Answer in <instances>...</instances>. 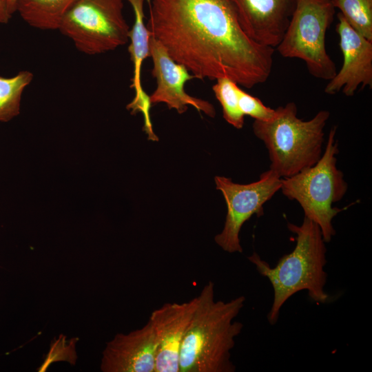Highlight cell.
<instances>
[{"instance_id": "15", "label": "cell", "mask_w": 372, "mask_h": 372, "mask_svg": "<svg viewBox=\"0 0 372 372\" xmlns=\"http://www.w3.org/2000/svg\"><path fill=\"white\" fill-rule=\"evenodd\" d=\"M77 0H18L16 12L30 26L43 30H59Z\"/></svg>"}, {"instance_id": "3", "label": "cell", "mask_w": 372, "mask_h": 372, "mask_svg": "<svg viewBox=\"0 0 372 372\" xmlns=\"http://www.w3.org/2000/svg\"><path fill=\"white\" fill-rule=\"evenodd\" d=\"M287 228L296 235V246L279 259L276 267H270L256 252L248 256L273 289V303L267 314L271 325L278 322L282 307L297 292L307 291L309 297L318 303H326L329 299L324 289L327 278L324 271L327 248L320 228L306 217L300 225L288 223Z\"/></svg>"}, {"instance_id": "2", "label": "cell", "mask_w": 372, "mask_h": 372, "mask_svg": "<svg viewBox=\"0 0 372 372\" xmlns=\"http://www.w3.org/2000/svg\"><path fill=\"white\" fill-rule=\"evenodd\" d=\"M245 297L215 300V285L208 282L197 296V304L181 344L179 372H234L231 350L243 324L235 319Z\"/></svg>"}, {"instance_id": "14", "label": "cell", "mask_w": 372, "mask_h": 372, "mask_svg": "<svg viewBox=\"0 0 372 372\" xmlns=\"http://www.w3.org/2000/svg\"><path fill=\"white\" fill-rule=\"evenodd\" d=\"M127 1L131 5L134 15V24L129 32L130 43L128 52L134 68L130 87L135 90L134 98L127 105V108L131 110L132 113L142 112L144 115L145 130L150 131L152 130L149 116L150 103L149 96L142 87L141 72L143 61L147 57H150L149 41L151 33L144 23L145 0Z\"/></svg>"}, {"instance_id": "13", "label": "cell", "mask_w": 372, "mask_h": 372, "mask_svg": "<svg viewBox=\"0 0 372 372\" xmlns=\"http://www.w3.org/2000/svg\"><path fill=\"white\" fill-rule=\"evenodd\" d=\"M158 343L149 320L127 334L118 333L103 351L104 372H154Z\"/></svg>"}, {"instance_id": "11", "label": "cell", "mask_w": 372, "mask_h": 372, "mask_svg": "<svg viewBox=\"0 0 372 372\" xmlns=\"http://www.w3.org/2000/svg\"><path fill=\"white\" fill-rule=\"evenodd\" d=\"M228 1L248 37L274 49L285 34L296 3V0Z\"/></svg>"}, {"instance_id": "21", "label": "cell", "mask_w": 372, "mask_h": 372, "mask_svg": "<svg viewBox=\"0 0 372 372\" xmlns=\"http://www.w3.org/2000/svg\"><path fill=\"white\" fill-rule=\"evenodd\" d=\"M11 15L16 12L18 0H3Z\"/></svg>"}, {"instance_id": "12", "label": "cell", "mask_w": 372, "mask_h": 372, "mask_svg": "<svg viewBox=\"0 0 372 372\" xmlns=\"http://www.w3.org/2000/svg\"><path fill=\"white\" fill-rule=\"evenodd\" d=\"M197 296L185 302H167L151 313L158 343L154 372H179L182 342L193 317Z\"/></svg>"}, {"instance_id": "19", "label": "cell", "mask_w": 372, "mask_h": 372, "mask_svg": "<svg viewBox=\"0 0 372 372\" xmlns=\"http://www.w3.org/2000/svg\"><path fill=\"white\" fill-rule=\"evenodd\" d=\"M238 106L244 116H249L256 121H267L275 114V109L265 105L260 99L240 88L238 92Z\"/></svg>"}, {"instance_id": "1", "label": "cell", "mask_w": 372, "mask_h": 372, "mask_svg": "<svg viewBox=\"0 0 372 372\" xmlns=\"http://www.w3.org/2000/svg\"><path fill=\"white\" fill-rule=\"evenodd\" d=\"M147 28L195 79L251 88L270 76L275 49L251 40L228 0H147Z\"/></svg>"}, {"instance_id": "7", "label": "cell", "mask_w": 372, "mask_h": 372, "mask_svg": "<svg viewBox=\"0 0 372 372\" xmlns=\"http://www.w3.org/2000/svg\"><path fill=\"white\" fill-rule=\"evenodd\" d=\"M123 10V0H77L58 30L83 54L106 53L129 41L130 28Z\"/></svg>"}, {"instance_id": "8", "label": "cell", "mask_w": 372, "mask_h": 372, "mask_svg": "<svg viewBox=\"0 0 372 372\" xmlns=\"http://www.w3.org/2000/svg\"><path fill=\"white\" fill-rule=\"evenodd\" d=\"M214 180L227 207L224 227L215 236V242L228 253H242L239 234L243 224L254 214H263V205L280 189L282 178L269 169L261 174L257 181L249 184L235 183L219 176Z\"/></svg>"}, {"instance_id": "4", "label": "cell", "mask_w": 372, "mask_h": 372, "mask_svg": "<svg viewBox=\"0 0 372 372\" xmlns=\"http://www.w3.org/2000/svg\"><path fill=\"white\" fill-rule=\"evenodd\" d=\"M294 102L275 109L267 121L255 120V136L267 149L270 169L280 177L291 176L315 165L322 154L324 129L330 117L327 110L319 111L311 119L298 117Z\"/></svg>"}, {"instance_id": "6", "label": "cell", "mask_w": 372, "mask_h": 372, "mask_svg": "<svg viewBox=\"0 0 372 372\" xmlns=\"http://www.w3.org/2000/svg\"><path fill=\"white\" fill-rule=\"evenodd\" d=\"M334 14L331 0H296L288 26L276 47L280 55L301 59L311 75L331 80L337 71L326 50L325 39Z\"/></svg>"}, {"instance_id": "20", "label": "cell", "mask_w": 372, "mask_h": 372, "mask_svg": "<svg viewBox=\"0 0 372 372\" xmlns=\"http://www.w3.org/2000/svg\"><path fill=\"white\" fill-rule=\"evenodd\" d=\"M12 16L8 11L5 1L0 0V24L8 23Z\"/></svg>"}, {"instance_id": "5", "label": "cell", "mask_w": 372, "mask_h": 372, "mask_svg": "<svg viewBox=\"0 0 372 372\" xmlns=\"http://www.w3.org/2000/svg\"><path fill=\"white\" fill-rule=\"evenodd\" d=\"M336 131V126L330 130L324 152L318 162L291 176L282 178L280 189L287 198L300 204L304 217L319 226L325 242H329L335 234L333 218L347 208L333 207L348 189L344 174L336 165L339 152Z\"/></svg>"}, {"instance_id": "10", "label": "cell", "mask_w": 372, "mask_h": 372, "mask_svg": "<svg viewBox=\"0 0 372 372\" xmlns=\"http://www.w3.org/2000/svg\"><path fill=\"white\" fill-rule=\"evenodd\" d=\"M335 28L343 56L340 70L324 88L328 94L342 91L346 96H354L359 86L372 87V41L353 30L339 12Z\"/></svg>"}, {"instance_id": "16", "label": "cell", "mask_w": 372, "mask_h": 372, "mask_svg": "<svg viewBox=\"0 0 372 372\" xmlns=\"http://www.w3.org/2000/svg\"><path fill=\"white\" fill-rule=\"evenodd\" d=\"M33 77L28 70L11 77L0 76V122H8L19 114L23 92Z\"/></svg>"}, {"instance_id": "18", "label": "cell", "mask_w": 372, "mask_h": 372, "mask_svg": "<svg viewBox=\"0 0 372 372\" xmlns=\"http://www.w3.org/2000/svg\"><path fill=\"white\" fill-rule=\"evenodd\" d=\"M216 81L212 90L222 106L224 119L237 129L242 128L245 116L238 106L239 85L227 77Z\"/></svg>"}, {"instance_id": "9", "label": "cell", "mask_w": 372, "mask_h": 372, "mask_svg": "<svg viewBox=\"0 0 372 372\" xmlns=\"http://www.w3.org/2000/svg\"><path fill=\"white\" fill-rule=\"evenodd\" d=\"M149 52L153 67L152 75L156 87L149 96L150 104L165 103L169 110L178 114L185 112L189 105L210 117L216 116L214 107L209 102L192 96L184 90L186 82L195 79L187 68L176 62L165 48L152 35L149 37Z\"/></svg>"}, {"instance_id": "17", "label": "cell", "mask_w": 372, "mask_h": 372, "mask_svg": "<svg viewBox=\"0 0 372 372\" xmlns=\"http://www.w3.org/2000/svg\"><path fill=\"white\" fill-rule=\"evenodd\" d=\"M349 25L372 41V0H331Z\"/></svg>"}]
</instances>
